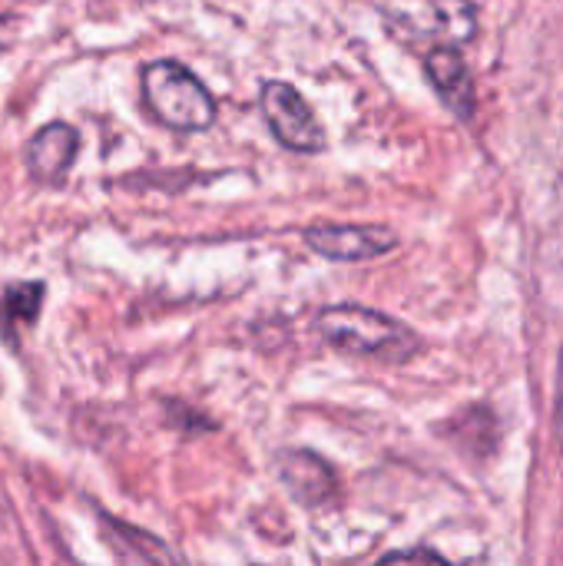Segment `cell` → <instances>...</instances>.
Returning <instances> with one entry per match:
<instances>
[{
  "label": "cell",
  "mask_w": 563,
  "mask_h": 566,
  "mask_svg": "<svg viewBox=\"0 0 563 566\" xmlns=\"http://www.w3.org/2000/svg\"><path fill=\"white\" fill-rule=\"evenodd\" d=\"M319 332L322 338L348 355L362 358H385V361H405L415 348L418 338L408 325L372 312L358 305H335L319 315Z\"/></svg>",
  "instance_id": "obj_1"
},
{
  "label": "cell",
  "mask_w": 563,
  "mask_h": 566,
  "mask_svg": "<svg viewBox=\"0 0 563 566\" xmlns=\"http://www.w3.org/2000/svg\"><path fill=\"white\" fill-rule=\"evenodd\" d=\"M143 99L153 116L179 133H199L216 119V99L183 63L159 60L143 70Z\"/></svg>",
  "instance_id": "obj_2"
},
{
  "label": "cell",
  "mask_w": 563,
  "mask_h": 566,
  "mask_svg": "<svg viewBox=\"0 0 563 566\" xmlns=\"http://www.w3.org/2000/svg\"><path fill=\"white\" fill-rule=\"evenodd\" d=\"M385 13L405 40L435 46H461L478 30V10L468 0H388Z\"/></svg>",
  "instance_id": "obj_3"
},
{
  "label": "cell",
  "mask_w": 563,
  "mask_h": 566,
  "mask_svg": "<svg viewBox=\"0 0 563 566\" xmlns=\"http://www.w3.org/2000/svg\"><path fill=\"white\" fill-rule=\"evenodd\" d=\"M262 109L269 116L272 133L279 143L299 153H319L325 146V129L319 126L312 106L302 99L299 90L289 83H265L262 86Z\"/></svg>",
  "instance_id": "obj_4"
},
{
  "label": "cell",
  "mask_w": 563,
  "mask_h": 566,
  "mask_svg": "<svg viewBox=\"0 0 563 566\" xmlns=\"http://www.w3.org/2000/svg\"><path fill=\"white\" fill-rule=\"evenodd\" d=\"M305 242L325 259L362 262L392 252L398 245V235L385 226H315L305 232Z\"/></svg>",
  "instance_id": "obj_5"
},
{
  "label": "cell",
  "mask_w": 563,
  "mask_h": 566,
  "mask_svg": "<svg viewBox=\"0 0 563 566\" xmlns=\"http://www.w3.org/2000/svg\"><path fill=\"white\" fill-rule=\"evenodd\" d=\"M80 149V136L73 126L66 123H50L40 133H33L30 146H27V166L30 176L40 182H56L70 172L73 159Z\"/></svg>",
  "instance_id": "obj_6"
},
{
  "label": "cell",
  "mask_w": 563,
  "mask_h": 566,
  "mask_svg": "<svg viewBox=\"0 0 563 566\" xmlns=\"http://www.w3.org/2000/svg\"><path fill=\"white\" fill-rule=\"evenodd\" d=\"M428 76L458 116L468 119L475 113V80L455 46H435L428 53Z\"/></svg>",
  "instance_id": "obj_7"
},
{
  "label": "cell",
  "mask_w": 563,
  "mask_h": 566,
  "mask_svg": "<svg viewBox=\"0 0 563 566\" xmlns=\"http://www.w3.org/2000/svg\"><path fill=\"white\" fill-rule=\"evenodd\" d=\"M282 478L292 488V494H299L309 504H319L335 491L332 471L312 454H285L282 458Z\"/></svg>",
  "instance_id": "obj_8"
},
{
  "label": "cell",
  "mask_w": 563,
  "mask_h": 566,
  "mask_svg": "<svg viewBox=\"0 0 563 566\" xmlns=\"http://www.w3.org/2000/svg\"><path fill=\"white\" fill-rule=\"evenodd\" d=\"M557 434H561V448H563V361H561V388H557Z\"/></svg>",
  "instance_id": "obj_9"
}]
</instances>
